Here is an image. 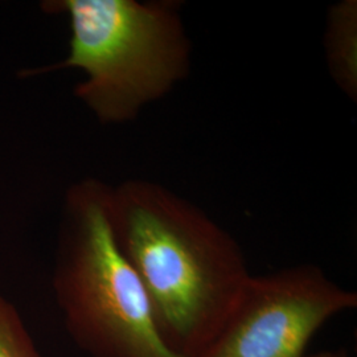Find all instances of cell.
<instances>
[{
    "label": "cell",
    "mask_w": 357,
    "mask_h": 357,
    "mask_svg": "<svg viewBox=\"0 0 357 357\" xmlns=\"http://www.w3.org/2000/svg\"><path fill=\"white\" fill-rule=\"evenodd\" d=\"M109 212L162 340L178 357L200 356L252 275L240 245L203 209L151 180L110 187Z\"/></svg>",
    "instance_id": "cell-1"
},
{
    "label": "cell",
    "mask_w": 357,
    "mask_h": 357,
    "mask_svg": "<svg viewBox=\"0 0 357 357\" xmlns=\"http://www.w3.org/2000/svg\"><path fill=\"white\" fill-rule=\"evenodd\" d=\"M70 23L69 54L50 70L76 68L77 97L102 123L135 119L191 69V41L175 0H60Z\"/></svg>",
    "instance_id": "cell-2"
},
{
    "label": "cell",
    "mask_w": 357,
    "mask_h": 357,
    "mask_svg": "<svg viewBox=\"0 0 357 357\" xmlns=\"http://www.w3.org/2000/svg\"><path fill=\"white\" fill-rule=\"evenodd\" d=\"M109 192L85 180L66 197L54 277L65 324L90 357H178L162 340L144 286L115 240Z\"/></svg>",
    "instance_id": "cell-3"
},
{
    "label": "cell",
    "mask_w": 357,
    "mask_h": 357,
    "mask_svg": "<svg viewBox=\"0 0 357 357\" xmlns=\"http://www.w3.org/2000/svg\"><path fill=\"white\" fill-rule=\"evenodd\" d=\"M357 306V294L314 265L250 275L199 357H306L328 320Z\"/></svg>",
    "instance_id": "cell-4"
},
{
    "label": "cell",
    "mask_w": 357,
    "mask_h": 357,
    "mask_svg": "<svg viewBox=\"0 0 357 357\" xmlns=\"http://www.w3.org/2000/svg\"><path fill=\"white\" fill-rule=\"evenodd\" d=\"M326 51L333 81L356 100L357 3L345 0L330 8L326 29Z\"/></svg>",
    "instance_id": "cell-5"
},
{
    "label": "cell",
    "mask_w": 357,
    "mask_h": 357,
    "mask_svg": "<svg viewBox=\"0 0 357 357\" xmlns=\"http://www.w3.org/2000/svg\"><path fill=\"white\" fill-rule=\"evenodd\" d=\"M0 357H41L16 310L0 296Z\"/></svg>",
    "instance_id": "cell-6"
},
{
    "label": "cell",
    "mask_w": 357,
    "mask_h": 357,
    "mask_svg": "<svg viewBox=\"0 0 357 357\" xmlns=\"http://www.w3.org/2000/svg\"><path fill=\"white\" fill-rule=\"evenodd\" d=\"M306 357H351L347 355L345 352H320V354H315V355H306Z\"/></svg>",
    "instance_id": "cell-7"
}]
</instances>
